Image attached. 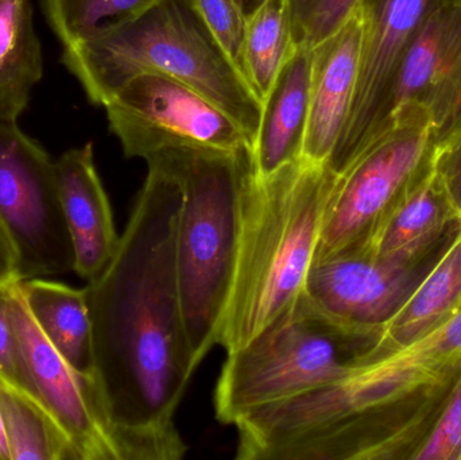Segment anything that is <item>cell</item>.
<instances>
[{
	"mask_svg": "<svg viewBox=\"0 0 461 460\" xmlns=\"http://www.w3.org/2000/svg\"><path fill=\"white\" fill-rule=\"evenodd\" d=\"M454 221L459 219L449 208L427 161L365 242L355 248L390 264H421Z\"/></svg>",
	"mask_w": 461,
	"mask_h": 460,
	"instance_id": "cell-16",
	"label": "cell"
},
{
	"mask_svg": "<svg viewBox=\"0 0 461 460\" xmlns=\"http://www.w3.org/2000/svg\"><path fill=\"white\" fill-rule=\"evenodd\" d=\"M435 140V124L421 113L387 123L338 175L325 208L316 258L362 245L421 172Z\"/></svg>",
	"mask_w": 461,
	"mask_h": 460,
	"instance_id": "cell-7",
	"label": "cell"
},
{
	"mask_svg": "<svg viewBox=\"0 0 461 460\" xmlns=\"http://www.w3.org/2000/svg\"><path fill=\"white\" fill-rule=\"evenodd\" d=\"M22 281L19 257L5 224L0 221V289Z\"/></svg>",
	"mask_w": 461,
	"mask_h": 460,
	"instance_id": "cell-29",
	"label": "cell"
},
{
	"mask_svg": "<svg viewBox=\"0 0 461 460\" xmlns=\"http://www.w3.org/2000/svg\"><path fill=\"white\" fill-rule=\"evenodd\" d=\"M211 34L244 76L247 16L236 0H191ZM246 78V77H244Z\"/></svg>",
	"mask_w": 461,
	"mask_h": 460,
	"instance_id": "cell-25",
	"label": "cell"
},
{
	"mask_svg": "<svg viewBox=\"0 0 461 460\" xmlns=\"http://www.w3.org/2000/svg\"><path fill=\"white\" fill-rule=\"evenodd\" d=\"M461 373V310L405 347L360 364L340 380L266 405L235 424L239 460H301L379 431L394 405Z\"/></svg>",
	"mask_w": 461,
	"mask_h": 460,
	"instance_id": "cell-2",
	"label": "cell"
},
{
	"mask_svg": "<svg viewBox=\"0 0 461 460\" xmlns=\"http://www.w3.org/2000/svg\"><path fill=\"white\" fill-rule=\"evenodd\" d=\"M287 0H266L247 19L244 77L260 103L293 50Z\"/></svg>",
	"mask_w": 461,
	"mask_h": 460,
	"instance_id": "cell-22",
	"label": "cell"
},
{
	"mask_svg": "<svg viewBox=\"0 0 461 460\" xmlns=\"http://www.w3.org/2000/svg\"><path fill=\"white\" fill-rule=\"evenodd\" d=\"M19 283L10 289V315L18 342L22 388L59 421L78 460H121L91 375L70 366L46 339L27 310Z\"/></svg>",
	"mask_w": 461,
	"mask_h": 460,
	"instance_id": "cell-10",
	"label": "cell"
},
{
	"mask_svg": "<svg viewBox=\"0 0 461 460\" xmlns=\"http://www.w3.org/2000/svg\"><path fill=\"white\" fill-rule=\"evenodd\" d=\"M0 289V375L22 388L18 342L10 315V289Z\"/></svg>",
	"mask_w": 461,
	"mask_h": 460,
	"instance_id": "cell-28",
	"label": "cell"
},
{
	"mask_svg": "<svg viewBox=\"0 0 461 460\" xmlns=\"http://www.w3.org/2000/svg\"><path fill=\"white\" fill-rule=\"evenodd\" d=\"M27 310L46 339L67 359L70 366L91 375L92 323L86 286L27 278L19 283Z\"/></svg>",
	"mask_w": 461,
	"mask_h": 460,
	"instance_id": "cell-19",
	"label": "cell"
},
{
	"mask_svg": "<svg viewBox=\"0 0 461 460\" xmlns=\"http://www.w3.org/2000/svg\"><path fill=\"white\" fill-rule=\"evenodd\" d=\"M428 164L449 208L461 221V119L435 140Z\"/></svg>",
	"mask_w": 461,
	"mask_h": 460,
	"instance_id": "cell-26",
	"label": "cell"
},
{
	"mask_svg": "<svg viewBox=\"0 0 461 460\" xmlns=\"http://www.w3.org/2000/svg\"><path fill=\"white\" fill-rule=\"evenodd\" d=\"M0 221L18 251L22 280L73 270L56 161L18 122L0 121Z\"/></svg>",
	"mask_w": 461,
	"mask_h": 460,
	"instance_id": "cell-9",
	"label": "cell"
},
{
	"mask_svg": "<svg viewBox=\"0 0 461 460\" xmlns=\"http://www.w3.org/2000/svg\"><path fill=\"white\" fill-rule=\"evenodd\" d=\"M460 105L461 0H438L403 53L373 138L394 119L421 113L438 140Z\"/></svg>",
	"mask_w": 461,
	"mask_h": 460,
	"instance_id": "cell-12",
	"label": "cell"
},
{
	"mask_svg": "<svg viewBox=\"0 0 461 460\" xmlns=\"http://www.w3.org/2000/svg\"><path fill=\"white\" fill-rule=\"evenodd\" d=\"M104 108L111 132L129 158L146 159L176 146L252 149L229 113L196 89L161 73L135 76Z\"/></svg>",
	"mask_w": 461,
	"mask_h": 460,
	"instance_id": "cell-8",
	"label": "cell"
},
{
	"mask_svg": "<svg viewBox=\"0 0 461 460\" xmlns=\"http://www.w3.org/2000/svg\"><path fill=\"white\" fill-rule=\"evenodd\" d=\"M0 419L11 460H78L69 437L40 400L3 375Z\"/></svg>",
	"mask_w": 461,
	"mask_h": 460,
	"instance_id": "cell-21",
	"label": "cell"
},
{
	"mask_svg": "<svg viewBox=\"0 0 461 460\" xmlns=\"http://www.w3.org/2000/svg\"><path fill=\"white\" fill-rule=\"evenodd\" d=\"M460 119H461V105H460L459 111H457L456 116H455L454 122H452L451 126H449L448 129L446 130V131H448V130L451 129V127L454 126V124H456L457 122L460 121ZM446 131H444V132H446ZM444 132H443V134H444ZM443 134H441V135H443ZM441 135H440V137H441Z\"/></svg>",
	"mask_w": 461,
	"mask_h": 460,
	"instance_id": "cell-32",
	"label": "cell"
},
{
	"mask_svg": "<svg viewBox=\"0 0 461 460\" xmlns=\"http://www.w3.org/2000/svg\"><path fill=\"white\" fill-rule=\"evenodd\" d=\"M359 8L332 37L313 49L308 127L303 157L328 164L351 111L362 56Z\"/></svg>",
	"mask_w": 461,
	"mask_h": 460,
	"instance_id": "cell-15",
	"label": "cell"
},
{
	"mask_svg": "<svg viewBox=\"0 0 461 460\" xmlns=\"http://www.w3.org/2000/svg\"><path fill=\"white\" fill-rule=\"evenodd\" d=\"M167 167L183 200L176 230V272L194 365L218 346L235 270L251 148H167L145 159Z\"/></svg>",
	"mask_w": 461,
	"mask_h": 460,
	"instance_id": "cell-5",
	"label": "cell"
},
{
	"mask_svg": "<svg viewBox=\"0 0 461 460\" xmlns=\"http://www.w3.org/2000/svg\"><path fill=\"white\" fill-rule=\"evenodd\" d=\"M378 337L336 320L303 291L251 342L227 354L216 418L235 426L259 408L340 380L370 359Z\"/></svg>",
	"mask_w": 461,
	"mask_h": 460,
	"instance_id": "cell-6",
	"label": "cell"
},
{
	"mask_svg": "<svg viewBox=\"0 0 461 460\" xmlns=\"http://www.w3.org/2000/svg\"><path fill=\"white\" fill-rule=\"evenodd\" d=\"M461 310V223L421 283L394 318L382 329L371 358L411 345Z\"/></svg>",
	"mask_w": 461,
	"mask_h": 460,
	"instance_id": "cell-18",
	"label": "cell"
},
{
	"mask_svg": "<svg viewBox=\"0 0 461 460\" xmlns=\"http://www.w3.org/2000/svg\"><path fill=\"white\" fill-rule=\"evenodd\" d=\"M411 458L461 460V373L432 432Z\"/></svg>",
	"mask_w": 461,
	"mask_h": 460,
	"instance_id": "cell-27",
	"label": "cell"
},
{
	"mask_svg": "<svg viewBox=\"0 0 461 460\" xmlns=\"http://www.w3.org/2000/svg\"><path fill=\"white\" fill-rule=\"evenodd\" d=\"M362 0H287L294 48L314 49L341 29Z\"/></svg>",
	"mask_w": 461,
	"mask_h": 460,
	"instance_id": "cell-24",
	"label": "cell"
},
{
	"mask_svg": "<svg viewBox=\"0 0 461 460\" xmlns=\"http://www.w3.org/2000/svg\"><path fill=\"white\" fill-rule=\"evenodd\" d=\"M59 204L73 250V272L86 283L113 258L121 235L97 173L94 145L65 151L56 161Z\"/></svg>",
	"mask_w": 461,
	"mask_h": 460,
	"instance_id": "cell-14",
	"label": "cell"
},
{
	"mask_svg": "<svg viewBox=\"0 0 461 460\" xmlns=\"http://www.w3.org/2000/svg\"><path fill=\"white\" fill-rule=\"evenodd\" d=\"M0 460H11L5 429H3L2 419H0Z\"/></svg>",
	"mask_w": 461,
	"mask_h": 460,
	"instance_id": "cell-31",
	"label": "cell"
},
{
	"mask_svg": "<svg viewBox=\"0 0 461 460\" xmlns=\"http://www.w3.org/2000/svg\"><path fill=\"white\" fill-rule=\"evenodd\" d=\"M435 262V261H433ZM379 261L362 248L317 257L303 292L340 323L379 335L432 267Z\"/></svg>",
	"mask_w": 461,
	"mask_h": 460,
	"instance_id": "cell-13",
	"label": "cell"
},
{
	"mask_svg": "<svg viewBox=\"0 0 461 460\" xmlns=\"http://www.w3.org/2000/svg\"><path fill=\"white\" fill-rule=\"evenodd\" d=\"M43 76L30 0H0V121L18 122Z\"/></svg>",
	"mask_w": 461,
	"mask_h": 460,
	"instance_id": "cell-20",
	"label": "cell"
},
{
	"mask_svg": "<svg viewBox=\"0 0 461 460\" xmlns=\"http://www.w3.org/2000/svg\"><path fill=\"white\" fill-rule=\"evenodd\" d=\"M62 64L89 102L103 107L140 73L176 78L229 113L254 148L262 103L191 0H159L123 23L67 46Z\"/></svg>",
	"mask_w": 461,
	"mask_h": 460,
	"instance_id": "cell-4",
	"label": "cell"
},
{
	"mask_svg": "<svg viewBox=\"0 0 461 460\" xmlns=\"http://www.w3.org/2000/svg\"><path fill=\"white\" fill-rule=\"evenodd\" d=\"M438 0H362V56L351 111L330 158L340 175L373 140L398 65Z\"/></svg>",
	"mask_w": 461,
	"mask_h": 460,
	"instance_id": "cell-11",
	"label": "cell"
},
{
	"mask_svg": "<svg viewBox=\"0 0 461 460\" xmlns=\"http://www.w3.org/2000/svg\"><path fill=\"white\" fill-rule=\"evenodd\" d=\"M159 0H42L49 26L62 48L140 15Z\"/></svg>",
	"mask_w": 461,
	"mask_h": 460,
	"instance_id": "cell-23",
	"label": "cell"
},
{
	"mask_svg": "<svg viewBox=\"0 0 461 460\" xmlns=\"http://www.w3.org/2000/svg\"><path fill=\"white\" fill-rule=\"evenodd\" d=\"M313 49L293 48L262 102L255 138L258 175L268 176L303 157L311 100Z\"/></svg>",
	"mask_w": 461,
	"mask_h": 460,
	"instance_id": "cell-17",
	"label": "cell"
},
{
	"mask_svg": "<svg viewBox=\"0 0 461 460\" xmlns=\"http://www.w3.org/2000/svg\"><path fill=\"white\" fill-rule=\"evenodd\" d=\"M336 178L330 165L305 157L268 176L252 170L219 332L227 354L251 342L305 288Z\"/></svg>",
	"mask_w": 461,
	"mask_h": 460,
	"instance_id": "cell-3",
	"label": "cell"
},
{
	"mask_svg": "<svg viewBox=\"0 0 461 460\" xmlns=\"http://www.w3.org/2000/svg\"><path fill=\"white\" fill-rule=\"evenodd\" d=\"M148 167L115 254L86 286L91 377L121 460H180L176 416L197 369L176 272L183 192L167 167Z\"/></svg>",
	"mask_w": 461,
	"mask_h": 460,
	"instance_id": "cell-1",
	"label": "cell"
},
{
	"mask_svg": "<svg viewBox=\"0 0 461 460\" xmlns=\"http://www.w3.org/2000/svg\"><path fill=\"white\" fill-rule=\"evenodd\" d=\"M240 5L241 10H243L244 15L247 16V19L266 2V0H236Z\"/></svg>",
	"mask_w": 461,
	"mask_h": 460,
	"instance_id": "cell-30",
	"label": "cell"
}]
</instances>
